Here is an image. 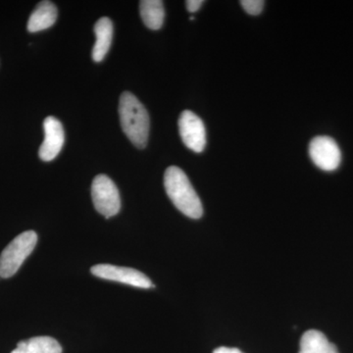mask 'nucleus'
I'll return each mask as SVG.
<instances>
[{
    "mask_svg": "<svg viewBox=\"0 0 353 353\" xmlns=\"http://www.w3.org/2000/svg\"><path fill=\"white\" fill-rule=\"evenodd\" d=\"M185 4H187L188 10H189L190 12L194 13L197 12V11L201 9L203 1H202V0H188Z\"/></svg>",
    "mask_w": 353,
    "mask_h": 353,
    "instance_id": "nucleus-15",
    "label": "nucleus"
},
{
    "mask_svg": "<svg viewBox=\"0 0 353 353\" xmlns=\"http://www.w3.org/2000/svg\"><path fill=\"white\" fill-rule=\"evenodd\" d=\"M164 187L169 199L183 215L192 219L201 217L203 208L201 199L182 169L176 166L167 168L164 175Z\"/></svg>",
    "mask_w": 353,
    "mask_h": 353,
    "instance_id": "nucleus-1",
    "label": "nucleus"
},
{
    "mask_svg": "<svg viewBox=\"0 0 353 353\" xmlns=\"http://www.w3.org/2000/svg\"><path fill=\"white\" fill-rule=\"evenodd\" d=\"M11 353H62V347L50 336H36L20 341Z\"/></svg>",
    "mask_w": 353,
    "mask_h": 353,
    "instance_id": "nucleus-13",
    "label": "nucleus"
},
{
    "mask_svg": "<svg viewBox=\"0 0 353 353\" xmlns=\"http://www.w3.org/2000/svg\"><path fill=\"white\" fill-rule=\"evenodd\" d=\"M299 353H339L334 343L317 330H309L301 336Z\"/></svg>",
    "mask_w": 353,
    "mask_h": 353,
    "instance_id": "nucleus-11",
    "label": "nucleus"
},
{
    "mask_svg": "<svg viewBox=\"0 0 353 353\" xmlns=\"http://www.w3.org/2000/svg\"><path fill=\"white\" fill-rule=\"evenodd\" d=\"M121 126L128 139L138 148H145L150 134V116L141 101L129 92L120 97Z\"/></svg>",
    "mask_w": 353,
    "mask_h": 353,
    "instance_id": "nucleus-2",
    "label": "nucleus"
},
{
    "mask_svg": "<svg viewBox=\"0 0 353 353\" xmlns=\"http://www.w3.org/2000/svg\"><path fill=\"white\" fill-rule=\"evenodd\" d=\"M94 34L97 41L92 48V59L95 62H101L108 54L112 43V21L108 17L101 18L94 26Z\"/></svg>",
    "mask_w": 353,
    "mask_h": 353,
    "instance_id": "nucleus-9",
    "label": "nucleus"
},
{
    "mask_svg": "<svg viewBox=\"0 0 353 353\" xmlns=\"http://www.w3.org/2000/svg\"><path fill=\"white\" fill-rule=\"evenodd\" d=\"M139 12L148 29L157 31L163 26L165 10L161 0H143L139 2Z\"/></svg>",
    "mask_w": 353,
    "mask_h": 353,
    "instance_id": "nucleus-12",
    "label": "nucleus"
},
{
    "mask_svg": "<svg viewBox=\"0 0 353 353\" xmlns=\"http://www.w3.org/2000/svg\"><path fill=\"white\" fill-rule=\"evenodd\" d=\"M90 272L95 277L122 283L139 289H150L153 287L150 279L136 269L114 266L111 264H97L92 267Z\"/></svg>",
    "mask_w": 353,
    "mask_h": 353,
    "instance_id": "nucleus-5",
    "label": "nucleus"
},
{
    "mask_svg": "<svg viewBox=\"0 0 353 353\" xmlns=\"http://www.w3.org/2000/svg\"><path fill=\"white\" fill-rule=\"evenodd\" d=\"M44 141L39 155L43 161H51L61 152L64 145V130L61 122L52 116L46 118L43 122Z\"/></svg>",
    "mask_w": 353,
    "mask_h": 353,
    "instance_id": "nucleus-8",
    "label": "nucleus"
},
{
    "mask_svg": "<svg viewBox=\"0 0 353 353\" xmlns=\"http://www.w3.org/2000/svg\"><path fill=\"white\" fill-rule=\"evenodd\" d=\"M213 353H243L240 350L234 347H221L216 348Z\"/></svg>",
    "mask_w": 353,
    "mask_h": 353,
    "instance_id": "nucleus-16",
    "label": "nucleus"
},
{
    "mask_svg": "<svg viewBox=\"0 0 353 353\" xmlns=\"http://www.w3.org/2000/svg\"><path fill=\"white\" fill-rule=\"evenodd\" d=\"M241 4L246 13L256 16L263 10L265 2L263 0H243Z\"/></svg>",
    "mask_w": 353,
    "mask_h": 353,
    "instance_id": "nucleus-14",
    "label": "nucleus"
},
{
    "mask_svg": "<svg viewBox=\"0 0 353 353\" xmlns=\"http://www.w3.org/2000/svg\"><path fill=\"white\" fill-rule=\"evenodd\" d=\"M179 131L183 143L196 153L203 152L206 145V131L203 122L196 114L185 110L179 119Z\"/></svg>",
    "mask_w": 353,
    "mask_h": 353,
    "instance_id": "nucleus-7",
    "label": "nucleus"
},
{
    "mask_svg": "<svg viewBox=\"0 0 353 353\" xmlns=\"http://www.w3.org/2000/svg\"><path fill=\"white\" fill-rule=\"evenodd\" d=\"M58 11L55 4L50 1H41L36 7L28 21V31L38 32L48 29L57 22Z\"/></svg>",
    "mask_w": 353,
    "mask_h": 353,
    "instance_id": "nucleus-10",
    "label": "nucleus"
},
{
    "mask_svg": "<svg viewBox=\"0 0 353 353\" xmlns=\"http://www.w3.org/2000/svg\"><path fill=\"white\" fill-rule=\"evenodd\" d=\"M309 157L318 168L324 171L336 170L341 161L340 148L330 137L313 139L309 145Z\"/></svg>",
    "mask_w": 353,
    "mask_h": 353,
    "instance_id": "nucleus-6",
    "label": "nucleus"
},
{
    "mask_svg": "<svg viewBox=\"0 0 353 353\" xmlns=\"http://www.w3.org/2000/svg\"><path fill=\"white\" fill-rule=\"evenodd\" d=\"M37 243L38 234L34 231L24 232L16 236L0 255V277L10 278L15 275L36 248Z\"/></svg>",
    "mask_w": 353,
    "mask_h": 353,
    "instance_id": "nucleus-3",
    "label": "nucleus"
},
{
    "mask_svg": "<svg viewBox=\"0 0 353 353\" xmlns=\"http://www.w3.org/2000/svg\"><path fill=\"white\" fill-rule=\"evenodd\" d=\"M92 202L97 212L106 219L119 213L121 199L119 190L109 176L99 175L95 176L92 185Z\"/></svg>",
    "mask_w": 353,
    "mask_h": 353,
    "instance_id": "nucleus-4",
    "label": "nucleus"
}]
</instances>
